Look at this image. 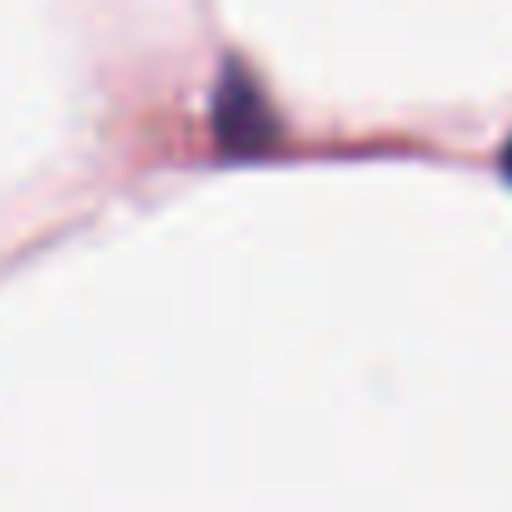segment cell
I'll use <instances>...</instances> for the list:
<instances>
[{
  "label": "cell",
  "mask_w": 512,
  "mask_h": 512,
  "mask_svg": "<svg viewBox=\"0 0 512 512\" xmlns=\"http://www.w3.org/2000/svg\"><path fill=\"white\" fill-rule=\"evenodd\" d=\"M503 165H508V174H512V145H508V155H503Z\"/></svg>",
  "instance_id": "6da1fadb"
}]
</instances>
